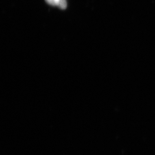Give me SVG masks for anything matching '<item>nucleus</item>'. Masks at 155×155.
<instances>
[{"mask_svg": "<svg viewBox=\"0 0 155 155\" xmlns=\"http://www.w3.org/2000/svg\"><path fill=\"white\" fill-rule=\"evenodd\" d=\"M48 4L53 6H57L61 9H65L67 7L66 0H45Z\"/></svg>", "mask_w": 155, "mask_h": 155, "instance_id": "nucleus-1", "label": "nucleus"}]
</instances>
